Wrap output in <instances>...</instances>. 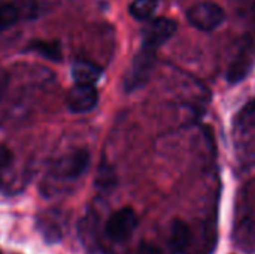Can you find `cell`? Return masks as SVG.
Masks as SVG:
<instances>
[{
  "label": "cell",
  "mask_w": 255,
  "mask_h": 254,
  "mask_svg": "<svg viewBox=\"0 0 255 254\" xmlns=\"http://www.w3.org/2000/svg\"><path fill=\"white\" fill-rule=\"evenodd\" d=\"M25 52H34L49 61L58 63L63 58L61 45L57 40H33L30 42L25 49Z\"/></svg>",
  "instance_id": "obj_10"
},
{
  "label": "cell",
  "mask_w": 255,
  "mask_h": 254,
  "mask_svg": "<svg viewBox=\"0 0 255 254\" xmlns=\"http://www.w3.org/2000/svg\"><path fill=\"white\" fill-rule=\"evenodd\" d=\"M226 13L221 6L212 1H202L191 6L187 12L188 22L202 30V31H212L224 21Z\"/></svg>",
  "instance_id": "obj_3"
},
{
  "label": "cell",
  "mask_w": 255,
  "mask_h": 254,
  "mask_svg": "<svg viewBox=\"0 0 255 254\" xmlns=\"http://www.w3.org/2000/svg\"><path fill=\"white\" fill-rule=\"evenodd\" d=\"M21 18L19 7L7 0H0V33L13 27Z\"/></svg>",
  "instance_id": "obj_11"
},
{
  "label": "cell",
  "mask_w": 255,
  "mask_h": 254,
  "mask_svg": "<svg viewBox=\"0 0 255 254\" xmlns=\"http://www.w3.org/2000/svg\"><path fill=\"white\" fill-rule=\"evenodd\" d=\"M158 7V0H133L130 4V15L139 21H148L152 18Z\"/></svg>",
  "instance_id": "obj_12"
},
{
  "label": "cell",
  "mask_w": 255,
  "mask_h": 254,
  "mask_svg": "<svg viewBox=\"0 0 255 254\" xmlns=\"http://www.w3.org/2000/svg\"><path fill=\"white\" fill-rule=\"evenodd\" d=\"M114 184H115V177H114L112 171L108 169V168H103L100 175H99V178H97V186L100 189L106 190V189H111Z\"/></svg>",
  "instance_id": "obj_16"
},
{
  "label": "cell",
  "mask_w": 255,
  "mask_h": 254,
  "mask_svg": "<svg viewBox=\"0 0 255 254\" xmlns=\"http://www.w3.org/2000/svg\"><path fill=\"white\" fill-rule=\"evenodd\" d=\"M127 254H164L163 250L152 244V243H140L137 247H134L131 252H128Z\"/></svg>",
  "instance_id": "obj_17"
},
{
  "label": "cell",
  "mask_w": 255,
  "mask_h": 254,
  "mask_svg": "<svg viewBox=\"0 0 255 254\" xmlns=\"http://www.w3.org/2000/svg\"><path fill=\"white\" fill-rule=\"evenodd\" d=\"M13 160V156H12V151L4 147V145H0V183H1V175L6 172V169L10 166Z\"/></svg>",
  "instance_id": "obj_15"
},
{
  "label": "cell",
  "mask_w": 255,
  "mask_h": 254,
  "mask_svg": "<svg viewBox=\"0 0 255 254\" xmlns=\"http://www.w3.org/2000/svg\"><path fill=\"white\" fill-rule=\"evenodd\" d=\"M100 76H102V69L91 61L78 60L72 64V78L75 84L94 85L100 79Z\"/></svg>",
  "instance_id": "obj_9"
},
{
  "label": "cell",
  "mask_w": 255,
  "mask_h": 254,
  "mask_svg": "<svg viewBox=\"0 0 255 254\" xmlns=\"http://www.w3.org/2000/svg\"><path fill=\"white\" fill-rule=\"evenodd\" d=\"M230 3L239 15L255 19V0H230Z\"/></svg>",
  "instance_id": "obj_14"
},
{
  "label": "cell",
  "mask_w": 255,
  "mask_h": 254,
  "mask_svg": "<svg viewBox=\"0 0 255 254\" xmlns=\"http://www.w3.org/2000/svg\"><path fill=\"white\" fill-rule=\"evenodd\" d=\"M90 168V153L87 150H75L63 156L52 168V174L58 180L76 181Z\"/></svg>",
  "instance_id": "obj_4"
},
{
  "label": "cell",
  "mask_w": 255,
  "mask_h": 254,
  "mask_svg": "<svg viewBox=\"0 0 255 254\" xmlns=\"http://www.w3.org/2000/svg\"><path fill=\"white\" fill-rule=\"evenodd\" d=\"M176 31V22L170 18H155L151 19L142 31V43L160 48L164 45Z\"/></svg>",
  "instance_id": "obj_6"
},
{
  "label": "cell",
  "mask_w": 255,
  "mask_h": 254,
  "mask_svg": "<svg viewBox=\"0 0 255 254\" xmlns=\"http://www.w3.org/2000/svg\"><path fill=\"white\" fill-rule=\"evenodd\" d=\"M191 244V231L190 226L182 220H175L170 226L169 246L175 254H185Z\"/></svg>",
  "instance_id": "obj_8"
},
{
  "label": "cell",
  "mask_w": 255,
  "mask_h": 254,
  "mask_svg": "<svg viewBox=\"0 0 255 254\" xmlns=\"http://www.w3.org/2000/svg\"><path fill=\"white\" fill-rule=\"evenodd\" d=\"M99 91L91 84H75L67 94V106L75 114H85L96 108Z\"/></svg>",
  "instance_id": "obj_7"
},
{
  "label": "cell",
  "mask_w": 255,
  "mask_h": 254,
  "mask_svg": "<svg viewBox=\"0 0 255 254\" xmlns=\"http://www.w3.org/2000/svg\"><path fill=\"white\" fill-rule=\"evenodd\" d=\"M9 73L4 69H0V100L4 97L7 87H9Z\"/></svg>",
  "instance_id": "obj_18"
},
{
  "label": "cell",
  "mask_w": 255,
  "mask_h": 254,
  "mask_svg": "<svg viewBox=\"0 0 255 254\" xmlns=\"http://www.w3.org/2000/svg\"><path fill=\"white\" fill-rule=\"evenodd\" d=\"M235 126L239 130H250L255 127V99L247 103L236 115Z\"/></svg>",
  "instance_id": "obj_13"
},
{
  "label": "cell",
  "mask_w": 255,
  "mask_h": 254,
  "mask_svg": "<svg viewBox=\"0 0 255 254\" xmlns=\"http://www.w3.org/2000/svg\"><path fill=\"white\" fill-rule=\"evenodd\" d=\"M157 48L148 46V45H140L139 52L134 55L131 66L124 78V88L126 91L131 93L136 91L142 87L146 85L149 81V76L154 70L155 66V58H157Z\"/></svg>",
  "instance_id": "obj_1"
},
{
  "label": "cell",
  "mask_w": 255,
  "mask_h": 254,
  "mask_svg": "<svg viewBox=\"0 0 255 254\" xmlns=\"http://www.w3.org/2000/svg\"><path fill=\"white\" fill-rule=\"evenodd\" d=\"M137 228V216L133 208H121L115 211L106 222L105 234L114 243L127 241Z\"/></svg>",
  "instance_id": "obj_5"
},
{
  "label": "cell",
  "mask_w": 255,
  "mask_h": 254,
  "mask_svg": "<svg viewBox=\"0 0 255 254\" xmlns=\"http://www.w3.org/2000/svg\"><path fill=\"white\" fill-rule=\"evenodd\" d=\"M255 64V33L244 36L230 66L227 70V79L230 84H238L244 81Z\"/></svg>",
  "instance_id": "obj_2"
}]
</instances>
